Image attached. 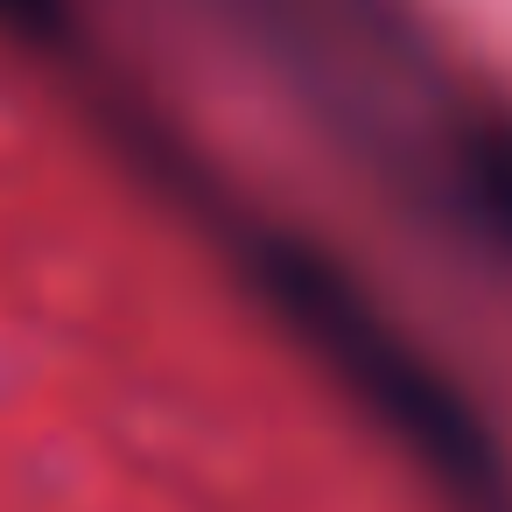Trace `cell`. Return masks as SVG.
I'll return each instance as SVG.
<instances>
[{
	"label": "cell",
	"mask_w": 512,
	"mask_h": 512,
	"mask_svg": "<svg viewBox=\"0 0 512 512\" xmlns=\"http://www.w3.org/2000/svg\"><path fill=\"white\" fill-rule=\"evenodd\" d=\"M253 274L267 281V295L330 351V365L456 484L491 491L498 484V456L477 428V414L463 407V393L407 344V330L309 239L295 232H260L253 246Z\"/></svg>",
	"instance_id": "6da1fadb"
},
{
	"label": "cell",
	"mask_w": 512,
	"mask_h": 512,
	"mask_svg": "<svg viewBox=\"0 0 512 512\" xmlns=\"http://www.w3.org/2000/svg\"><path fill=\"white\" fill-rule=\"evenodd\" d=\"M442 169L456 204L512 253V120H456Z\"/></svg>",
	"instance_id": "7a4b0ae2"
},
{
	"label": "cell",
	"mask_w": 512,
	"mask_h": 512,
	"mask_svg": "<svg viewBox=\"0 0 512 512\" xmlns=\"http://www.w3.org/2000/svg\"><path fill=\"white\" fill-rule=\"evenodd\" d=\"M64 0H0V29H15L29 43H57L64 36Z\"/></svg>",
	"instance_id": "3957f363"
}]
</instances>
